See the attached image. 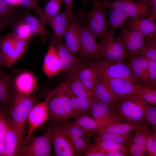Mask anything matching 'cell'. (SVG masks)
I'll list each match as a JSON object with an SVG mask.
<instances>
[{"instance_id":"obj_1","label":"cell","mask_w":156,"mask_h":156,"mask_svg":"<svg viewBox=\"0 0 156 156\" xmlns=\"http://www.w3.org/2000/svg\"><path fill=\"white\" fill-rule=\"evenodd\" d=\"M41 97L40 95L25 94L16 91L11 99L8 112L16 128L21 147L23 142L25 125L29 113Z\"/></svg>"},{"instance_id":"obj_2","label":"cell","mask_w":156,"mask_h":156,"mask_svg":"<svg viewBox=\"0 0 156 156\" xmlns=\"http://www.w3.org/2000/svg\"><path fill=\"white\" fill-rule=\"evenodd\" d=\"M148 104L135 94L112 104L116 121L136 125L145 120Z\"/></svg>"},{"instance_id":"obj_3","label":"cell","mask_w":156,"mask_h":156,"mask_svg":"<svg viewBox=\"0 0 156 156\" xmlns=\"http://www.w3.org/2000/svg\"><path fill=\"white\" fill-rule=\"evenodd\" d=\"M54 88L55 93L49 103L50 118L55 123L68 122L70 119L75 118L68 87L64 83Z\"/></svg>"},{"instance_id":"obj_4","label":"cell","mask_w":156,"mask_h":156,"mask_svg":"<svg viewBox=\"0 0 156 156\" xmlns=\"http://www.w3.org/2000/svg\"><path fill=\"white\" fill-rule=\"evenodd\" d=\"M93 5L87 14H81L83 20L86 22L91 31L100 43L103 44L113 42L109 36V29L106 16L109 14L101 5V1L93 2Z\"/></svg>"},{"instance_id":"obj_5","label":"cell","mask_w":156,"mask_h":156,"mask_svg":"<svg viewBox=\"0 0 156 156\" xmlns=\"http://www.w3.org/2000/svg\"><path fill=\"white\" fill-rule=\"evenodd\" d=\"M78 16L74 15L77 22L79 37L78 53L80 60L88 61L92 59L100 57L101 45L96 42V38L83 20L79 12Z\"/></svg>"},{"instance_id":"obj_6","label":"cell","mask_w":156,"mask_h":156,"mask_svg":"<svg viewBox=\"0 0 156 156\" xmlns=\"http://www.w3.org/2000/svg\"><path fill=\"white\" fill-rule=\"evenodd\" d=\"M30 40L19 39L12 32L1 37L3 65L7 68L12 66L24 54Z\"/></svg>"},{"instance_id":"obj_7","label":"cell","mask_w":156,"mask_h":156,"mask_svg":"<svg viewBox=\"0 0 156 156\" xmlns=\"http://www.w3.org/2000/svg\"><path fill=\"white\" fill-rule=\"evenodd\" d=\"M53 122L49 129L43 134L32 137L23 144L18 155L21 156H50L52 155L51 132Z\"/></svg>"},{"instance_id":"obj_8","label":"cell","mask_w":156,"mask_h":156,"mask_svg":"<svg viewBox=\"0 0 156 156\" xmlns=\"http://www.w3.org/2000/svg\"><path fill=\"white\" fill-rule=\"evenodd\" d=\"M101 4L103 8L110 10L115 8L121 9L129 17L141 16L147 18L151 15L150 1L148 3L142 4L133 0H103Z\"/></svg>"},{"instance_id":"obj_9","label":"cell","mask_w":156,"mask_h":156,"mask_svg":"<svg viewBox=\"0 0 156 156\" xmlns=\"http://www.w3.org/2000/svg\"><path fill=\"white\" fill-rule=\"evenodd\" d=\"M102 74L108 77L129 81L133 84L139 82L129 65L123 62H113L101 57L94 58Z\"/></svg>"},{"instance_id":"obj_10","label":"cell","mask_w":156,"mask_h":156,"mask_svg":"<svg viewBox=\"0 0 156 156\" xmlns=\"http://www.w3.org/2000/svg\"><path fill=\"white\" fill-rule=\"evenodd\" d=\"M120 29L116 39L122 44L126 57L129 58L138 55L145 44L146 36L125 25Z\"/></svg>"},{"instance_id":"obj_11","label":"cell","mask_w":156,"mask_h":156,"mask_svg":"<svg viewBox=\"0 0 156 156\" xmlns=\"http://www.w3.org/2000/svg\"><path fill=\"white\" fill-rule=\"evenodd\" d=\"M55 92L54 88L50 91L45 100L36 103L31 109L27 118L29 130L23 144L27 143L33 133L47 120L49 116V101Z\"/></svg>"},{"instance_id":"obj_12","label":"cell","mask_w":156,"mask_h":156,"mask_svg":"<svg viewBox=\"0 0 156 156\" xmlns=\"http://www.w3.org/2000/svg\"><path fill=\"white\" fill-rule=\"evenodd\" d=\"M51 137L55 156L77 155L69 141L64 125L53 122Z\"/></svg>"},{"instance_id":"obj_13","label":"cell","mask_w":156,"mask_h":156,"mask_svg":"<svg viewBox=\"0 0 156 156\" xmlns=\"http://www.w3.org/2000/svg\"><path fill=\"white\" fill-rule=\"evenodd\" d=\"M69 141L77 155L87 149L90 144V138L92 134L72 122L65 123L64 125Z\"/></svg>"},{"instance_id":"obj_14","label":"cell","mask_w":156,"mask_h":156,"mask_svg":"<svg viewBox=\"0 0 156 156\" xmlns=\"http://www.w3.org/2000/svg\"><path fill=\"white\" fill-rule=\"evenodd\" d=\"M151 130L145 120L136 125L134 135L129 143V155L143 156L147 153V137Z\"/></svg>"},{"instance_id":"obj_15","label":"cell","mask_w":156,"mask_h":156,"mask_svg":"<svg viewBox=\"0 0 156 156\" xmlns=\"http://www.w3.org/2000/svg\"><path fill=\"white\" fill-rule=\"evenodd\" d=\"M92 61L87 62V61L79 60L72 73L76 75L86 88L92 90L96 82L101 75V70L95 60Z\"/></svg>"},{"instance_id":"obj_16","label":"cell","mask_w":156,"mask_h":156,"mask_svg":"<svg viewBox=\"0 0 156 156\" xmlns=\"http://www.w3.org/2000/svg\"><path fill=\"white\" fill-rule=\"evenodd\" d=\"M101 78L113 92L116 102L125 99L133 94L134 84L129 81L111 77L101 74Z\"/></svg>"},{"instance_id":"obj_17","label":"cell","mask_w":156,"mask_h":156,"mask_svg":"<svg viewBox=\"0 0 156 156\" xmlns=\"http://www.w3.org/2000/svg\"><path fill=\"white\" fill-rule=\"evenodd\" d=\"M155 21L150 17L147 18L141 16L129 17L125 22L124 25L146 37H156Z\"/></svg>"},{"instance_id":"obj_18","label":"cell","mask_w":156,"mask_h":156,"mask_svg":"<svg viewBox=\"0 0 156 156\" xmlns=\"http://www.w3.org/2000/svg\"><path fill=\"white\" fill-rule=\"evenodd\" d=\"M43 70L47 77L51 78L63 70L55 46L50 44L44 59Z\"/></svg>"},{"instance_id":"obj_19","label":"cell","mask_w":156,"mask_h":156,"mask_svg":"<svg viewBox=\"0 0 156 156\" xmlns=\"http://www.w3.org/2000/svg\"><path fill=\"white\" fill-rule=\"evenodd\" d=\"M51 42L56 48L63 70L69 75V77L74 71L79 60L70 52L64 44L59 42L54 35H51Z\"/></svg>"},{"instance_id":"obj_20","label":"cell","mask_w":156,"mask_h":156,"mask_svg":"<svg viewBox=\"0 0 156 156\" xmlns=\"http://www.w3.org/2000/svg\"><path fill=\"white\" fill-rule=\"evenodd\" d=\"M100 44V57L113 62H123L125 60L126 53L122 44L119 40L116 39L115 42Z\"/></svg>"},{"instance_id":"obj_21","label":"cell","mask_w":156,"mask_h":156,"mask_svg":"<svg viewBox=\"0 0 156 156\" xmlns=\"http://www.w3.org/2000/svg\"><path fill=\"white\" fill-rule=\"evenodd\" d=\"M8 127L5 137L4 156L18 155L21 147L16 128L11 118L6 117Z\"/></svg>"},{"instance_id":"obj_22","label":"cell","mask_w":156,"mask_h":156,"mask_svg":"<svg viewBox=\"0 0 156 156\" xmlns=\"http://www.w3.org/2000/svg\"><path fill=\"white\" fill-rule=\"evenodd\" d=\"M129 66L134 76L138 82L145 84H151L149 79L148 59L138 55L129 58Z\"/></svg>"},{"instance_id":"obj_23","label":"cell","mask_w":156,"mask_h":156,"mask_svg":"<svg viewBox=\"0 0 156 156\" xmlns=\"http://www.w3.org/2000/svg\"><path fill=\"white\" fill-rule=\"evenodd\" d=\"M96 119L117 122L112 109V104L103 102L93 97L89 114Z\"/></svg>"},{"instance_id":"obj_24","label":"cell","mask_w":156,"mask_h":156,"mask_svg":"<svg viewBox=\"0 0 156 156\" xmlns=\"http://www.w3.org/2000/svg\"><path fill=\"white\" fill-rule=\"evenodd\" d=\"M22 21L28 27L32 37L37 36L43 42H46L48 38V35L51 32L45 28L44 24L40 18L25 12L23 14Z\"/></svg>"},{"instance_id":"obj_25","label":"cell","mask_w":156,"mask_h":156,"mask_svg":"<svg viewBox=\"0 0 156 156\" xmlns=\"http://www.w3.org/2000/svg\"><path fill=\"white\" fill-rule=\"evenodd\" d=\"M71 19L65 10L53 17L47 16L45 23L51 27L54 36L60 42L62 43L64 33Z\"/></svg>"},{"instance_id":"obj_26","label":"cell","mask_w":156,"mask_h":156,"mask_svg":"<svg viewBox=\"0 0 156 156\" xmlns=\"http://www.w3.org/2000/svg\"><path fill=\"white\" fill-rule=\"evenodd\" d=\"M63 38L65 46L77 57L79 48V37L76 20L74 15L64 33Z\"/></svg>"},{"instance_id":"obj_27","label":"cell","mask_w":156,"mask_h":156,"mask_svg":"<svg viewBox=\"0 0 156 156\" xmlns=\"http://www.w3.org/2000/svg\"><path fill=\"white\" fill-rule=\"evenodd\" d=\"M109 12V18L107 20L109 27V36L111 40L115 42L116 39L114 37V34L117 30L120 29L124 25L125 22L129 18L122 10L118 8L110 10Z\"/></svg>"},{"instance_id":"obj_28","label":"cell","mask_w":156,"mask_h":156,"mask_svg":"<svg viewBox=\"0 0 156 156\" xmlns=\"http://www.w3.org/2000/svg\"><path fill=\"white\" fill-rule=\"evenodd\" d=\"M14 85L17 91L24 94H30L35 89L37 81L32 73L25 72L17 76L14 80Z\"/></svg>"},{"instance_id":"obj_29","label":"cell","mask_w":156,"mask_h":156,"mask_svg":"<svg viewBox=\"0 0 156 156\" xmlns=\"http://www.w3.org/2000/svg\"><path fill=\"white\" fill-rule=\"evenodd\" d=\"M92 91L93 96L103 102L111 104L116 101L113 92L101 77L96 82Z\"/></svg>"},{"instance_id":"obj_30","label":"cell","mask_w":156,"mask_h":156,"mask_svg":"<svg viewBox=\"0 0 156 156\" xmlns=\"http://www.w3.org/2000/svg\"><path fill=\"white\" fill-rule=\"evenodd\" d=\"M72 92L78 98L92 100V91L86 88L75 74L72 73L66 83Z\"/></svg>"},{"instance_id":"obj_31","label":"cell","mask_w":156,"mask_h":156,"mask_svg":"<svg viewBox=\"0 0 156 156\" xmlns=\"http://www.w3.org/2000/svg\"><path fill=\"white\" fill-rule=\"evenodd\" d=\"M136 125L123 122H115L90 131L92 135L104 133H128L134 131Z\"/></svg>"},{"instance_id":"obj_32","label":"cell","mask_w":156,"mask_h":156,"mask_svg":"<svg viewBox=\"0 0 156 156\" xmlns=\"http://www.w3.org/2000/svg\"><path fill=\"white\" fill-rule=\"evenodd\" d=\"M21 14L14 7L9 6L5 0H0V16L8 23L9 26H14L22 20Z\"/></svg>"},{"instance_id":"obj_33","label":"cell","mask_w":156,"mask_h":156,"mask_svg":"<svg viewBox=\"0 0 156 156\" xmlns=\"http://www.w3.org/2000/svg\"><path fill=\"white\" fill-rule=\"evenodd\" d=\"M75 118L73 123L89 131L95 130L109 124L115 122L111 121L96 119L88 114L81 115Z\"/></svg>"},{"instance_id":"obj_34","label":"cell","mask_w":156,"mask_h":156,"mask_svg":"<svg viewBox=\"0 0 156 156\" xmlns=\"http://www.w3.org/2000/svg\"><path fill=\"white\" fill-rule=\"evenodd\" d=\"M133 94L148 104L156 105V85L134 84Z\"/></svg>"},{"instance_id":"obj_35","label":"cell","mask_w":156,"mask_h":156,"mask_svg":"<svg viewBox=\"0 0 156 156\" xmlns=\"http://www.w3.org/2000/svg\"><path fill=\"white\" fill-rule=\"evenodd\" d=\"M132 133L126 134L104 133L96 134L94 141L109 142L125 146L130 143L133 137Z\"/></svg>"},{"instance_id":"obj_36","label":"cell","mask_w":156,"mask_h":156,"mask_svg":"<svg viewBox=\"0 0 156 156\" xmlns=\"http://www.w3.org/2000/svg\"><path fill=\"white\" fill-rule=\"evenodd\" d=\"M138 55L156 62V37H148Z\"/></svg>"},{"instance_id":"obj_37","label":"cell","mask_w":156,"mask_h":156,"mask_svg":"<svg viewBox=\"0 0 156 156\" xmlns=\"http://www.w3.org/2000/svg\"><path fill=\"white\" fill-rule=\"evenodd\" d=\"M145 120L150 125L153 133H156V105L148 104L144 114Z\"/></svg>"},{"instance_id":"obj_38","label":"cell","mask_w":156,"mask_h":156,"mask_svg":"<svg viewBox=\"0 0 156 156\" xmlns=\"http://www.w3.org/2000/svg\"><path fill=\"white\" fill-rule=\"evenodd\" d=\"M11 99L8 84L2 77H0V103L7 105L10 103Z\"/></svg>"},{"instance_id":"obj_39","label":"cell","mask_w":156,"mask_h":156,"mask_svg":"<svg viewBox=\"0 0 156 156\" xmlns=\"http://www.w3.org/2000/svg\"><path fill=\"white\" fill-rule=\"evenodd\" d=\"M12 32L17 38L23 40H30L32 37L31 36L28 27L22 21L14 26Z\"/></svg>"},{"instance_id":"obj_40","label":"cell","mask_w":156,"mask_h":156,"mask_svg":"<svg viewBox=\"0 0 156 156\" xmlns=\"http://www.w3.org/2000/svg\"><path fill=\"white\" fill-rule=\"evenodd\" d=\"M94 142L95 144L101 148L106 152L115 151L125 155L126 149L125 146L123 145L107 141H95Z\"/></svg>"},{"instance_id":"obj_41","label":"cell","mask_w":156,"mask_h":156,"mask_svg":"<svg viewBox=\"0 0 156 156\" xmlns=\"http://www.w3.org/2000/svg\"><path fill=\"white\" fill-rule=\"evenodd\" d=\"M19 1L20 6L31 9L38 15L42 21H43L45 14L38 5V0H19Z\"/></svg>"},{"instance_id":"obj_42","label":"cell","mask_w":156,"mask_h":156,"mask_svg":"<svg viewBox=\"0 0 156 156\" xmlns=\"http://www.w3.org/2000/svg\"><path fill=\"white\" fill-rule=\"evenodd\" d=\"M62 0H50L46 5L44 12L49 17H53L59 13L62 4Z\"/></svg>"},{"instance_id":"obj_43","label":"cell","mask_w":156,"mask_h":156,"mask_svg":"<svg viewBox=\"0 0 156 156\" xmlns=\"http://www.w3.org/2000/svg\"><path fill=\"white\" fill-rule=\"evenodd\" d=\"M146 151L148 156H156V133L151 130L147 136Z\"/></svg>"},{"instance_id":"obj_44","label":"cell","mask_w":156,"mask_h":156,"mask_svg":"<svg viewBox=\"0 0 156 156\" xmlns=\"http://www.w3.org/2000/svg\"><path fill=\"white\" fill-rule=\"evenodd\" d=\"M84 154L85 156H107L106 151L95 144H89Z\"/></svg>"},{"instance_id":"obj_45","label":"cell","mask_w":156,"mask_h":156,"mask_svg":"<svg viewBox=\"0 0 156 156\" xmlns=\"http://www.w3.org/2000/svg\"><path fill=\"white\" fill-rule=\"evenodd\" d=\"M92 100L78 98V107L80 116L89 114Z\"/></svg>"},{"instance_id":"obj_46","label":"cell","mask_w":156,"mask_h":156,"mask_svg":"<svg viewBox=\"0 0 156 156\" xmlns=\"http://www.w3.org/2000/svg\"><path fill=\"white\" fill-rule=\"evenodd\" d=\"M149 79L151 84L156 85V62L148 59Z\"/></svg>"},{"instance_id":"obj_47","label":"cell","mask_w":156,"mask_h":156,"mask_svg":"<svg viewBox=\"0 0 156 156\" xmlns=\"http://www.w3.org/2000/svg\"><path fill=\"white\" fill-rule=\"evenodd\" d=\"M8 127L6 116L2 109H0V137H4Z\"/></svg>"},{"instance_id":"obj_48","label":"cell","mask_w":156,"mask_h":156,"mask_svg":"<svg viewBox=\"0 0 156 156\" xmlns=\"http://www.w3.org/2000/svg\"><path fill=\"white\" fill-rule=\"evenodd\" d=\"M66 7V10L70 19L73 17L72 12L73 8V0H63Z\"/></svg>"},{"instance_id":"obj_49","label":"cell","mask_w":156,"mask_h":156,"mask_svg":"<svg viewBox=\"0 0 156 156\" xmlns=\"http://www.w3.org/2000/svg\"><path fill=\"white\" fill-rule=\"evenodd\" d=\"M151 8V16H149L155 20L156 19V0H150Z\"/></svg>"},{"instance_id":"obj_50","label":"cell","mask_w":156,"mask_h":156,"mask_svg":"<svg viewBox=\"0 0 156 156\" xmlns=\"http://www.w3.org/2000/svg\"><path fill=\"white\" fill-rule=\"evenodd\" d=\"M5 150L4 137H0V156H4Z\"/></svg>"},{"instance_id":"obj_51","label":"cell","mask_w":156,"mask_h":156,"mask_svg":"<svg viewBox=\"0 0 156 156\" xmlns=\"http://www.w3.org/2000/svg\"><path fill=\"white\" fill-rule=\"evenodd\" d=\"M8 5L13 7L20 6L19 0H5Z\"/></svg>"},{"instance_id":"obj_52","label":"cell","mask_w":156,"mask_h":156,"mask_svg":"<svg viewBox=\"0 0 156 156\" xmlns=\"http://www.w3.org/2000/svg\"><path fill=\"white\" fill-rule=\"evenodd\" d=\"M9 26L6 22L0 16V32L5 27Z\"/></svg>"},{"instance_id":"obj_53","label":"cell","mask_w":156,"mask_h":156,"mask_svg":"<svg viewBox=\"0 0 156 156\" xmlns=\"http://www.w3.org/2000/svg\"><path fill=\"white\" fill-rule=\"evenodd\" d=\"M1 37L0 36V77H2L1 73V68L2 65H3V58L2 52L0 45V40Z\"/></svg>"},{"instance_id":"obj_54","label":"cell","mask_w":156,"mask_h":156,"mask_svg":"<svg viewBox=\"0 0 156 156\" xmlns=\"http://www.w3.org/2000/svg\"><path fill=\"white\" fill-rule=\"evenodd\" d=\"M137 3L142 4H146L149 3L150 0H133Z\"/></svg>"},{"instance_id":"obj_55","label":"cell","mask_w":156,"mask_h":156,"mask_svg":"<svg viewBox=\"0 0 156 156\" xmlns=\"http://www.w3.org/2000/svg\"><path fill=\"white\" fill-rule=\"evenodd\" d=\"M82 0L83 2L84 3L88 1H91L92 2H93L95 1H100V0Z\"/></svg>"},{"instance_id":"obj_56","label":"cell","mask_w":156,"mask_h":156,"mask_svg":"<svg viewBox=\"0 0 156 156\" xmlns=\"http://www.w3.org/2000/svg\"><path fill=\"white\" fill-rule=\"evenodd\" d=\"M46 0V1H49L50 0Z\"/></svg>"},{"instance_id":"obj_57","label":"cell","mask_w":156,"mask_h":156,"mask_svg":"<svg viewBox=\"0 0 156 156\" xmlns=\"http://www.w3.org/2000/svg\"><path fill=\"white\" fill-rule=\"evenodd\" d=\"M1 109V106L0 105V109Z\"/></svg>"}]
</instances>
